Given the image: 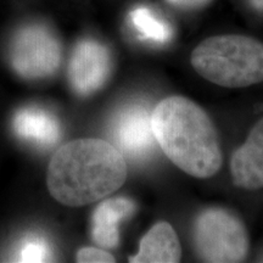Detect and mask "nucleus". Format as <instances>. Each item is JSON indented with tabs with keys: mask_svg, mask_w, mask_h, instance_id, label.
I'll list each match as a JSON object with an SVG mask.
<instances>
[{
	"mask_svg": "<svg viewBox=\"0 0 263 263\" xmlns=\"http://www.w3.org/2000/svg\"><path fill=\"white\" fill-rule=\"evenodd\" d=\"M127 162L114 144L83 138L59 147L47 171V185L68 207L89 205L116 192L127 179Z\"/></svg>",
	"mask_w": 263,
	"mask_h": 263,
	"instance_id": "1",
	"label": "nucleus"
},
{
	"mask_svg": "<svg viewBox=\"0 0 263 263\" xmlns=\"http://www.w3.org/2000/svg\"><path fill=\"white\" fill-rule=\"evenodd\" d=\"M151 127L161 150L195 178H211L223 155L215 124L199 105L184 97H168L151 111Z\"/></svg>",
	"mask_w": 263,
	"mask_h": 263,
	"instance_id": "2",
	"label": "nucleus"
},
{
	"mask_svg": "<svg viewBox=\"0 0 263 263\" xmlns=\"http://www.w3.org/2000/svg\"><path fill=\"white\" fill-rule=\"evenodd\" d=\"M190 62L205 80L226 88L263 82V43L241 34L213 35L200 43Z\"/></svg>",
	"mask_w": 263,
	"mask_h": 263,
	"instance_id": "3",
	"label": "nucleus"
},
{
	"mask_svg": "<svg viewBox=\"0 0 263 263\" xmlns=\"http://www.w3.org/2000/svg\"><path fill=\"white\" fill-rule=\"evenodd\" d=\"M194 244L206 262H242L249 252V235L244 223L234 213L224 209H209L196 218Z\"/></svg>",
	"mask_w": 263,
	"mask_h": 263,
	"instance_id": "4",
	"label": "nucleus"
},
{
	"mask_svg": "<svg viewBox=\"0 0 263 263\" xmlns=\"http://www.w3.org/2000/svg\"><path fill=\"white\" fill-rule=\"evenodd\" d=\"M62 60L58 35L48 26L28 24L20 27L9 45L12 70L27 81L45 80L57 73Z\"/></svg>",
	"mask_w": 263,
	"mask_h": 263,
	"instance_id": "5",
	"label": "nucleus"
},
{
	"mask_svg": "<svg viewBox=\"0 0 263 263\" xmlns=\"http://www.w3.org/2000/svg\"><path fill=\"white\" fill-rule=\"evenodd\" d=\"M112 71V58L106 45L93 38L76 44L68 64V82L74 93L88 97L106 84Z\"/></svg>",
	"mask_w": 263,
	"mask_h": 263,
	"instance_id": "6",
	"label": "nucleus"
},
{
	"mask_svg": "<svg viewBox=\"0 0 263 263\" xmlns=\"http://www.w3.org/2000/svg\"><path fill=\"white\" fill-rule=\"evenodd\" d=\"M111 137L123 156L133 161L146 160L156 144L147 105L132 103L121 108L111 124Z\"/></svg>",
	"mask_w": 263,
	"mask_h": 263,
	"instance_id": "7",
	"label": "nucleus"
},
{
	"mask_svg": "<svg viewBox=\"0 0 263 263\" xmlns=\"http://www.w3.org/2000/svg\"><path fill=\"white\" fill-rule=\"evenodd\" d=\"M230 172L238 188H263V118L255 124L245 143L234 151L230 161Z\"/></svg>",
	"mask_w": 263,
	"mask_h": 263,
	"instance_id": "8",
	"label": "nucleus"
},
{
	"mask_svg": "<svg viewBox=\"0 0 263 263\" xmlns=\"http://www.w3.org/2000/svg\"><path fill=\"white\" fill-rule=\"evenodd\" d=\"M136 211L127 197H112L99 203L91 217V238L101 249H116L120 244V224Z\"/></svg>",
	"mask_w": 263,
	"mask_h": 263,
	"instance_id": "9",
	"label": "nucleus"
},
{
	"mask_svg": "<svg viewBox=\"0 0 263 263\" xmlns=\"http://www.w3.org/2000/svg\"><path fill=\"white\" fill-rule=\"evenodd\" d=\"M18 138L38 146H52L61 138V124L51 112L37 106L20 108L12 118Z\"/></svg>",
	"mask_w": 263,
	"mask_h": 263,
	"instance_id": "10",
	"label": "nucleus"
},
{
	"mask_svg": "<svg viewBox=\"0 0 263 263\" xmlns=\"http://www.w3.org/2000/svg\"><path fill=\"white\" fill-rule=\"evenodd\" d=\"M182 249L173 227L167 222L156 223L141 239L139 252L129 258L132 263L179 262Z\"/></svg>",
	"mask_w": 263,
	"mask_h": 263,
	"instance_id": "11",
	"label": "nucleus"
},
{
	"mask_svg": "<svg viewBox=\"0 0 263 263\" xmlns=\"http://www.w3.org/2000/svg\"><path fill=\"white\" fill-rule=\"evenodd\" d=\"M129 21L132 27L145 41L156 44H166L172 38V29L170 25L144 6H139L130 12Z\"/></svg>",
	"mask_w": 263,
	"mask_h": 263,
	"instance_id": "12",
	"label": "nucleus"
},
{
	"mask_svg": "<svg viewBox=\"0 0 263 263\" xmlns=\"http://www.w3.org/2000/svg\"><path fill=\"white\" fill-rule=\"evenodd\" d=\"M51 257V250L48 241L39 236H28L21 242L17 261L20 262H45Z\"/></svg>",
	"mask_w": 263,
	"mask_h": 263,
	"instance_id": "13",
	"label": "nucleus"
},
{
	"mask_svg": "<svg viewBox=\"0 0 263 263\" xmlns=\"http://www.w3.org/2000/svg\"><path fill=\"white\" fill-rule=\"evenodd\" d=\"M76 259L80 263H114L116 261L114 255L98 248H82L77 252Z\"/></svg>",
	"mask_w": 263,
	"mask_h": 263,
	"instance_id": "14",
	"label": "nucleus"
},
{
	"mask_svg": "<svg viewBox=\"0 0 263 263\" xmlns=\"http://www.w3.org/2000/svg\"><path fill=\"white\" fill-rule=\"evenodd\" d=\"M167 4L180 10H196L209 4L211 0H164Z\"/></svg>",
	"mask_w": 263,
	"mask_h": 263,
	"instance_id": "15",
	"label": "nucleus"
},
{
	"mask_svg": "<svg viewBox=\"0 0 263 263\" xmlns=\"http://www.w3.org/2000/svg\"><path fill=\"white\" fill-rule=\"evenodd\" d=\"M250 4L258 11H263V0H249Z\"/></svg>",
	"mask_w": 263,
	"mask_h": 263,
	"instance_id": "16",
	"label": "nucleus"
}]
</instances>
